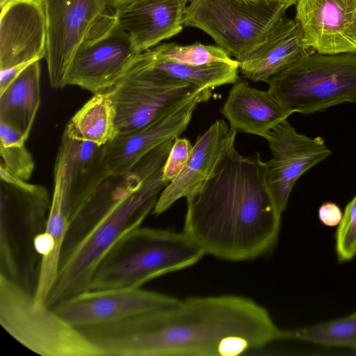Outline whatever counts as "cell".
<instances>
[{
	"instance_id": "obj_1",
	"label": "cell",
	"mask_w": 356,
	"mask_h": 356,
	"mask_svg": "<svg viewBox=\"0 0 356 356\" xmlns=\"http://www.w3.org/2000/svg\"><path fill=\"white\" fill-rule=\"evenodd\" d=\"M78 328L105 356H236L286 338L264 307L232 295L188 298Z\"/></svg>"
},
{
	"instance_id": "obj_2",
	"label": "cell",
	"mask_w": 356,
	"mask_h": 356,
	"mask_svg": "<svg viewBox=\"0 0 356 356\" xmlns=\"http://www.w3.org/2000/svg\"><path fill=\"white\" fill-rule=\"evenodd\" d=\"M227 145L210 178L186 197L183 232L204 253L232 261L252 260L277 243L282 215L267 184L259 153L245 157Z\"/></svg>"
},
{
	"instance_id": "obj_3",
	"label": "cell",
	"mask_w": 356,
	"mask_h": 356,
	"mask_svg": "<svg viewBox=\"0 0 356 356\" xmlns=\"http://www.w3.org/2000/svg\"><path fill=\"white\" fill-rule=\"evenodd\" d=\"M175 138L164 142L136 163L140 172L138 183L60 260L47 306L53 307L90 290L94 273L108 250L124 235L140 227L153 211L168 184L163 179V169Z\"/></svg>"
},
{
	"instance_id": "obj_4",
	"label": "cell",
	"mask_w": 356,
	"mask_h": 356,
	"mask_svg": "<svg viewBox=\"0 0 356 356\" xmlns=\"http://www.w3.org/2000/svg\"><path fill=\"white\" fill-rule=\"evenodd\" d=\"M51 197L0 165V275L35 294L42 257L36 239L46 232Z\"/></svg>"
},
{
	"instance_id": "obj_5",
	"label": "cell",
	"mask_w": 356,
	"mask_h": 356,
	"mask_svg": "<svg viewBox=\"0 0 356 356\" xmlns=\"http://www.w3.org/2000/svg\"><path fill=\"white\" fill-rule=\"evenodd\" d=\"M204 255L184 232L140 226L108 250L90 290L140 288L162 275L193 266Z\"/></svg>"
},
{
	"instance_id": "obj_6",
	"label": "cell",
	"mask_w": 356,
	"mask_h": 356,
	"mask_svg": "<svg viewBox=\"0 0 356 356\" xmlns=\"http://www.w3.org/2000/svg\"><path fill=\"white\" fill-rule=\"evenodd\" d=\"M288 113L304 115L356 103V54L312 52L267 82Z\"/></svg>"
},
{
	"instance_id": "obj_7",
	"label": "cell",
	"mask_w": 356,
	"mask_h": 356,
	"mask_svg": "<svg viewBox=\"0 0 356 356\" xmlns=\"http://www.w3.org/2000/svg\"><path fill=\"white\" fill-rule=\"evenodd\" d=\"M0 324L15 340L44 356H105L76 327L34 294L0 275Z\"/></svg>"
},
{
	"instance_id": "obj_8",
	"label": "cell",
	"mask_w": 356,
	"mask_h": 356,
	"mask_svg": "<svg viewBox=\"0 0 356 356\" xmlns=\"http://www.w3.org/2000/svg\"><path fill=\"white\" fill-rule=\"evenodd\" d=\"M288 8L273 0H191L184 24L207 33L238 61L266 40Z\"/></svg>"
},
{
	"instance_id": "obj_9",
	"label": "cell",
	"mask_w": 356,
	"mask_h": 356,
	"mask_svg": "<svg viewBox=\"0 0 356 356\" xmlns=\"http://www.w3.org/2000/svg\"><path fill=\"white\" fill-rule=\"evenodd\" d=\"M140 53L113 11H108L92 26L77 49L67 84L93 94L113 86Z\"/></svg>"
},
{
	"instance_id": "obj_10",
	"label": "cell",
	"mask_w": 356,
	"mask_h": 356,
	"mask_svg": "<svg viewBox=\"0 0 356 356\" xmlns=\"http://www.w3.org/2000/svg\"><path fill=\"white\" fill-rule=\"evenodd\" d=\"M204 90V89H203ZM202 90L163 80L134 60L110 89L118 134L143 127L172 112Z\"/></svg>"
},
{
	"instance_id": "obj_11",
	"label": "cell",
	"mask_w": 356,
	"mask_h": 356,
	"mask_svg": "<svg viewBox=\"0 0 356 356\" xmlns=\"http://www.w3.org/2000/svg\"><path fill=\"white\" fill-rule=\"evenodd\" d=\"M47 21V61L54 88L66 86L75 53L95 23L111 6V0H42ZM112 7V6H111Z\"/></svg>"
},
{
	"instance_id": "obj_12",
	"label": "cell",
	"mask_w": 356,
	"mask_h": 356,
	"mask_svg": "<svg viewBox=\"0 0 356 356\" xmlns=\"http://www.w3.org/2000/svg\"><path fill=\"white\" fill-rule=\"evenodd\" d=\"M266 140L272 155L266 162L267 184L282 215L296 181L328 157L331 151L321 137L312 138L299 134L286 120L273 128Z\"/></svg>"
},
{
	"instance_id": "obj_13",
	"label": "cell",
	"mask_w": 356,
	"mask_h": 356,
	"mask_svg": "<svg viewBox=\"0 0 356 356\" xmlns=\"http://www.w3.org/2000/svg\"><path fill=\"white\" fill-rule=\"evenodd\" d=\"M179 300L140 288L88 290L60 302L51 308L70 324L81 327L172 306Z\"/></svg>"
},
{
	"instance_id": "obj_14",
	"label": "cell",
	"mask_w": 356,
	"mask_h": 356,
	"mask_svg": "<svg viewBox=\"0 0 356 356\" xmlns=\"http://www.w3.org/2000/svg\"><path fill=\"white\" fill-rule=\"evenodd\" d=\"M212 96L204 89L172 112L137 129L118 134L104 146V158L110 175L127 173L151 151L164 142L179 136L187 128L193 113Z\"/></svg>"
},
{
	"instance_id": "obj_15",
	"label": "cell",
	"mask_w": 356,
	"mask_h": 356,
	"mask_svg": "<svg viewBox=\"0 0 356 356\" xmlns=\"http://www.w3.org/2000/svg\"><path fill=\"white\" fill-rule=\"evenodd\" d=\"M295 19L316 52L356 54V0H297Z\"/></svg>"
},
{
	"instance_id": "obj_16",
	"label": "cell",
	"mask_w": 356,
	"mask_h": 356,
	"mask_svg": "<svg viewBox=\"0 0 356 356\" xmlns=\"http://www.w3.org/2000/svg\"><path fill=\"white\" fill-rule=\"evenodd\" d=\"M47 38L42 0H15L6 5L0 16V70L44 58Z\"/></svg>"
},
{
	"instance_id": "obj_17",
	"label": "cell",
	"mask_w": 356,
	"mask_h": 356,
	"mask_svg": "<svg viewBox=\"0 0 356 356\" xmlns=\"http://www.w3.org/2000/svg\"><path fill=\"white\" fill-rule=\"evenodd\" d=\"M236 133L224 120H217L199 136L184 167L162 191L152 213L161 214L180 198H186L199 191L212 175Z\"/></svg>"
},
{
	"instance_id": "obj_18",
	"label": "cell",
	"mask_w": 356,
	"mask_h": 356,
	"mask_svg": "<svg viewBox=\"0 0 356 356\" xmlns=\"http://www.w3.org/2000/svg\"><path fill=\"white\" fill-rule=\"evenodd\" d=\"M191 0H133L114 9L121 26L142 53L180 33Z\"/></svg>"
},
{
	"instance_id": "obj_19",
	"label": "cell",
	"mask_w": 356,
	"mask_h": 356,
	"mask_svg": "<svg viewBox=\"0 0 356 356\" xmlns=\"http://www.w3.org/2000/svg\"><path fill=\"white\" fill-rule=\"evenodd\" d=\"M67 152L60 140L54 169V189L46 232L39 239L40 250L45 254L42 263L38 284L34 294L37 303L46 305L58 270L60 258L68 227L65 207Z\"/></svg>"
},
{
	"instance_id": "obj_20",
	"label": "cell",
	"mask_w": 356,
	"mask_h": 356,
	"mask_svg": "<svg viewBox=\"0 0 356 356\" xmlns=\"http://www.w3.org/2000/svg\"><path fill=\"white\" fill-rule=\"evenodd\" d=\"M314 51L305 44L299 23L284 17L263 43L238 61V70L246 79L266 83L297 60Z\"/></svg>"
},
{
	"instance_id": "obj_21",
	"label": "cell",
	"mask_w": 356,
	"mask_h": 356,
	"mask_svg": "<svg viewBox=\"0 0 356 356\" xmlns=\"http://www.w3.org/2000/svg\"><path fill=\"white\" fill-rule=\"evenodd\" d=\"M220 111L232 129L265 139L273 128L290 115L269 90L252 88L241 80L233 83Z\"/></svg>"
},
{
	"instance_id": "obj_22",
	"label": "cell",
	"mask_w": 356,
	"mask_h": 356,
	"mask_svg": "<svg viewBox=\"0 0 356 356\" xmlns=\"http://www.w3.org/2000/svg\"><path fill=\"white\" fill-rule=\"evenodd\" d=\"M61 140L67 152L65 207L69 221L111 175L104 146L71 139L64 132Z\"/></svg>"
},
{
	"instance_id": "obj_23",
	"label": "cell",
	"mask_w": 356,
	"mask_h": 356,
	"mask_svg": "<svg viewBox=\"0 0 356 356\" xmlns=\"http://www.w3.org/2000/svg\"><path fill=\"white\" fill-rule=\"evenodd\" d=\"M139 179L140 172L136 165L127 173L111 175L106 179L95 193L70 218L60 260L70 252Z\"/></svg>"
},
{
	"instance_id": "obj_24",
	"label": "cell",
	"mask_w": 356,
	"mask_h": 356,
	"mask_svg": "<svg viewBox=\"0 0 356 356\" xmlns=\"http://www.w3.org/2000/svg\"><path fill=\"white\" fill-rule=\"evenodd\" d=\"M136 61L163 80L191 84L202 90H212L238 80V65L216 63L191 65L161 57L152 48L140 54Z\"/></svg>"
},
{
	"instance_id": "obj_25",
	"label": "cell",
	"mask_w": 356,
	"mask_h": 356,
	"mask_svg": "<svg viewBox=\"0 0 356 356\" xmlns=\"http://www.w3.org/2000/svg\"><path fill=\"white\" fill-rule=\"evenodd\" d=\"M40 65H28L0 92V122L20 132L27 139L40 104Z\"/></svg>"
},
{
	"instance_id": "obj_26",
	"label": "cell",
	"mask_w": 356,
	"mask_h": 356,
	"mask_svg": "<svg viewBox=\"0 0 356 356\" xmlns=\"http://www.w3.org/2000/svg\"><path fill=\"white\" fill-rule=\"evenodd\" d=\"M70 138L104 146L118 134L113 102L106 92H98L73 115L63 131Z\"/></svg>"
},
{
	"instance_id": "obj_27",
	"label": "cell",
	"mask_w": 356,
	"mask_h": 356,
	"mask_svg": "<svg viewBox=\"0 0 356 356\" xmlns=\"http://www.w3.org/2000/svg\"><path fill=\"white\" fill-rule=\"evenodd\" d=\"M286 339L356 350V312L311 326L286 330Z\"/></svg>"
},
{
	"instance_id": "obj_28",
	"label": "cell",
	"mask_w": 356,
	"mask_h": 356,
	"mask_svg": "<svg viewBox=\"0 0 356 356\" xmlns=\"http://www.w3.org/2000/svg\"><path fill=\"white\" fill-rule=\"evenodd\" d=\"M26 140L20 132L0 122L1 165L25 181L30 179L35 167L33 158L25 146Z\"/></svg>"
},
{
	"instance_id": "obj_29",
	"label": "cell",
	"mask_w": 356,
	"mask_h": 356,
	"mask_svg": "<svg viewBox=\"0 0 356 356\" xmlns=\"http://www.w3.org/2000/svg\"><path fill=\"white\" fill-rule=\"evenodd\" d=\"M159 56L191 65H204L216 63L238 65L221 47L195 42L188 45L165 43L152 48Z\"/></svg>"
},
{
	"instance_id": "obj_30",
	"label": "cell",
	"mask_w": 356,
	"mask_h": 356,
	"mask_svg": "<svg viewBox=\"0 0 356 356\" xmlns=\"http://www.w3.org/2000/svg\"><path fill=\"white\" fill-rule=\"evenodd\" d=\"M335 250L341 262L356 255V195L346 205L335 234Z\"/></svg>"
},
{
	"instance_id": "obj_31",
	"label": "cell",
	"mask_w": 356,
	"mask_h": 356,
	"mask_svg": "<svg viewBox=\"0 0 356 356\" xmlns=\"http://www.w3.org/2000/svg\"><path fill=\"white\" fill-rule=\"evenodd\" d=\"M193 145L186 138L177 137L170 150L163 169V179L172 181L181 171L188 161Z\"/></svg>"
},
{
	"instance_id": "obj_32",
	"label": "cell",
	"mask_w": 356,
	"mask_h": 356,
	"mask_svg": "<svg viewBox=\"0 0 356 356\" xmlns=\"http://www.w3.org/2000/svg\"><path fill=\"white\" fill-rule=\"evenodd\" d=\"M343 213L338 205L332 202L323 204L318 209V218L321 222L329 227L339 225Z\"/></svg>"
},
{
	"instance_id": "obj_33",
	"label": "cell",
	"mask_w": 356,
	"mask_h": 356,
	"mask_svg": "<svg viewBox=\"0 0 356 356\" xmlns=\"http://www.w3.org/2000/svg\"><path fill=\"white\" fill-rule=\"evenodd\" d=\"M32 63H23L6 70H1L0 92L4 91L9 86V85L19 75V74Z\"/></svg>"
},
{
	"instance_id": "obj_34",
	"label": "cell",
	"mask_w": 356,
	"mask_h": 356,
	"mask_svg": "<svg viewBox=\"0 0 356 356\" xmlns=\"http://www.w3.org/2000/svg\"><path fill=\"white\" fill-rule=\"evenodd\" d=\"M132 1L133 0H111V6L115 9Z\"/></svg>"
},
{
	"instance_id": "obj_35",
	"label": "cell",
	"mask_w": 356,
	"mask_h": 356,
	"mask_svg": "<svg viewBox=\"0 0 356 356\" xmlns=\"http://www.w3.org/2000/svg\"><path fill=\"white\" fill-rule=\"evenodd\" d=\"M282 2L286 4L289 8L291 6L296 5L297 0H273Z\"/></svg>"
},
{
	"instance_id": "obj_36",
	"label": "cell",
	"mask_w": 356,
	"mask_h": 356,
	"mask_svg": "<svg viewBox=\"0 0 356 356\" xmlns=\"http://www.w3.org/2000/svg\"><path fill=\"white\" fill-rule=\"evenodd\" d=\"M15 0H0V7L1 9H2L3 7H5L6 5L10 3V2L13 1Z\"/></svg>"
}]
</instances>
